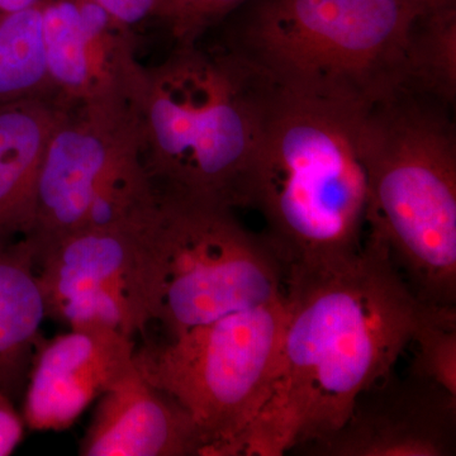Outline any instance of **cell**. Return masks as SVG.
Wrapping results in <instances>:
<instances>
[{"mask_svg": "<svg viewBox=\"0 0 456 456\" xmlns=\"http://www.w3.org/2000/svg\"><path fill=\"white\" fill-rule=\"evenodd\" d=\"M284 299L277 377L237 455L281 456L338 431L392 373L425 305L370 237L347 259L285 270Z\"/></svg>", "mask_w": 456, "mask_h": 456, "instance_id": "1", "label": "cell"}, {"mask_svg": "<svg viewBox=\"0 0 456 456\" xmlns=\"http://www.w3.org/2000/svg\"><path fill=\"white\" fill-rule=\"evenodd\" d=\"M273 88L224 46L176 45L145 68L136 112L141 160L155 191L248 208Z\"/></svg>", "mask_w": 456, "mask_h": 456, "instance_id": "2", "label": "cell"}, {"mask_svg": "<svg viewBox=\"0 0 456 456\" xmlns=\"http://www.w3.org/2000/svg\"><path fill=\"white\" fill-rule=\"evenodd\" d=\"M368 108L274 84L248 194L283 265L318 268L364 245L367 174L360 147Z\"/></svg>", "mask_w": 456, "mask_h": 456, "instance_id": "3", "label": "cell"}, {"mask_svg": "<svg viewBox=\"0 0 456 456\" xmlns=\"http://www.w3.org/2000/svg\"><path fill=\"white\" fill-rule=\"evenodd\" d=\"M449 104L403 86L365 110L368 237L419 301L456 303V134Z\"/></svg>", "mask_w": 456, "mask_h": 456, "instance_id": "4", "label": "cell"}, {"mask_svg": "<svg viewBox=\"0 0 456 456\" xmlns=\"http://www.w3.org/2000/svg\"><path fill=\"white\" fill-rule=\"evenodd\" d=\"M222 46L281 88L369 108L407 86L410 0H250ZM241 7V8H242Z\"/></svg>", "mask_w": 456, "mask_h": 456, "instance_id": "5", "label": "cell"}, {"mask_svg": "<svg viewBox=\"0 0 456 456\" xmlns=\"http://www.w3.org/2000/svg\"><path fill=\"white\" fill-rule=\"evenodd\" d=\"M140 237L150 318L169 338L283 297L277 255L227 207L156 191Z\"/></svg>", "mask_w": 456, "mask_h": 456, "instance_id": "6", "label": "cell"}, {"mask_svg": "<svg viewBox=\"0 0 456 456\" xmlns=\"http://www.w3.org/2000/svg\"><path fill=\"white\" fill-rule=\"evenodd\" d=\"M285 318L283 294L136 349L140 373L191 416L200 456H237L277 377Z\"/></svg>", "mask_w": 456, "mask_h": 456, "instance_id": "7", "label": "cell"}, {"mask_svg": "<svg viewBox=\"0 0 456 456\" xmlns=\"http://www.w3.org/2000/svg\"><path fill=\"white\" fill-rule=\"evenodd\" d=\"M139 139L132 104H84L66 110L51 134L36 182L32 227L25 237L35 263L80 230L99 178Z\"/></svg>", "mask_w": 456, "mask_h": 456, "instance_id": "8", "label": "cell"}, {"mask_svg": "<svg viewBox=\"0 0 456 456\" xmlns=\"http://www.w3.org/2000/svg\"><path fill=\"white\" fill-rule=\"evenodd\" d=\"M456 395L408 371L387 375L356 399L346 422L305 446L327 456L455 454Z\"/></svg>", "mask_w": 456, "mask_h": 456, "instance_id": "9", "label": "cell"}, {"mask_svg": "<svg viewBox=\"0 0 456 456\" xmlns=\"http://www.w3.org/2000/svg\"><path fill=\"white\" fill-rule=\"evenodd\" d=\"M134 338L107 329H70L36 347L22 412L32 431H65L134 365Z\"/></svg>", "mask_w": 456, "mask_h": 456, "instance_id": "10", "label": "cell"}, {"mask_svg": "<svg viewBox=\"0 0 456 456\" xmlns=\"http://www.w3.org/2000/svg\"><path fill=\"white\" fill-rule=\"evenodd\" d=\"M191 416L134 365L99 397L82 456H200Z\"/></svg>", "mask_w": 456, "mask_h": 456, "instance_id": "11", "label": "cell"}, {"mask_svg": "<svg viewBox=\"0 0 456 456\" xmlns=\"http://www.w3.org/2000/svg\"><path fill=\"white\" fill-rule=\"evenodd\" d=\"M68 110L53 98L0 107V242L28 235L42 158Z\"/></svg>", "mask_w": 456, "mask_h": 456, "instance_id": "12", "label": "cell"}, {"mask_svg": "<svg viewBox=\"0 0 456 456\" xmlns=\"http://www.w3.org/2000/svg\"><path fill=\"white\" fill-rule=\"evenodd\" d=\"M46 303L31 245L23 239L0 242V391L22 401Z\"/></svg>", "mask_w": 456, "mask_h": 456, "instance_id": "13", "label": "cell"}, {"mask_svg": "<svg viewBox=\"0 0 456 456\" xmlns=\"http://www.w3.org/2000/svg\"><path fill=\"white\" fill-rule=\"evenodd\" d=\"M57 98L45 59L41 7L0 14V107Z\"/></svg>", "mask_w": 456, "mask_h": 456, "instance_id": "14", "label": "cell"}, {"mask_svg": "<svg viewBox=\"0 0 456 456\" xmlns=\"http://www.w3.org/2000/svg\"><path fill=\"white\" fill-rule=\"evenodd\" d=\"M155 202L156 191L141 160L139 139L123 150L99 178L80 230L140 226Z\"/></svg>", "mask_w": 456, "mask_h": 456, "instance_id": "15", "label": "cell"}, {"mask_svg": "<svg viewBox=\"0 0 456 456\" xmlns=\"http://www.w3.org/2000/svg\"><path fill=\"white\" fill-rule=\"evenodd\" d=\"M42 36L51 86L66 108L88 104L92 82L79 9L75 0H46Z\"/></svg>", "mask_w": 456, "mask_h": 456, "instance_id": "16", "label": "cell"}, {"mask_svg": "<svg viewBox=\"0 0 456 456\" xmlns=\"http://www.w3.org/2000/svg\"><path fill=\"white\" fill-rule=\"evenodd\" d=\"M407 86L452 106L456 97V5L417 20Z\"/></svg>", "mask_w": 456, "mask_h": 456, "instance_id": "17", "label": "cell"}, {"mask_svg": "<svg viewBox=\"0 0 456 456\" xmlns=\"http://www.w3.org/2000/svg\"><path fill=\"white\" fill-rule=\"evenodd\" d=\"M411 371L456 395V307L425 303L412 341Z\"/></svg>", "mask_w": 456, "mask_h": 456, "instance_id": "18", "label": "cell"}, {"mask_svg": "<svg viewBox=\"0 0 456 456\" xmlns=\"http://www.w3.org/2000/svg\"><path fill=\"white\" fill-rule=\"evenodd\" d=\"M250 0H170L164 23L176 45H196Z\"/></svg>", "mask_w": 456, "mask_h": 456, "instance_id": "19", "label": "cell"}, {"mask_svg": "<svg viewBox=\"0 0 456 456\" xmlns=\"http://www.w3.org/2000/svg\"><path fill=\"white\" fill-rule=\"evenodd\" d=\"M114 20L128 28L143 25L149 20H163L170 0H93Z\"/></svg>", "mask_w": 456, "mask_h": 456, "instance_id": "20", "label": "cell"}, {"mask_svg": "<svg viewBox=\"0 0 456 456\" xmlns=\"http://www.w3.org/2000/svg\"><path fill=\"white\" fill-rule=\"evenodd\" d=\"M26 428L16 402L0 391V456L13 454L25 437Z\"/></svg>", "mask_w": 456, "mask_h": 456, "instance_id": "21", "label": "cell"}, {"mask_svg": "<svg viewBox=\"0 0 456 456\" xmlns=\"http://www.w3.org/2000/svg\"><path fill=\"white\" fill-rule=\"evenodd\" d=\"M46 0H0V14L18 13L41 7Z\"/></svg>", "mask_w": 456, "mask_h": 456, "instance_id": "22", "label": "cell"}, {"mask_svg": "<svg viewBox=\"0 0 456 456\" xmlns=\"http://www.w3.org/2000/svg\"><path fill=\"white\" fill-rule=\"evenodd\" d=\"M410 2L424 12L437 11V9L456 5V0H410Z\"/></svg>", "mask_w": 456, "mask_h": 456, "instance_id": "23", "label": "cell"}]
</instances>
